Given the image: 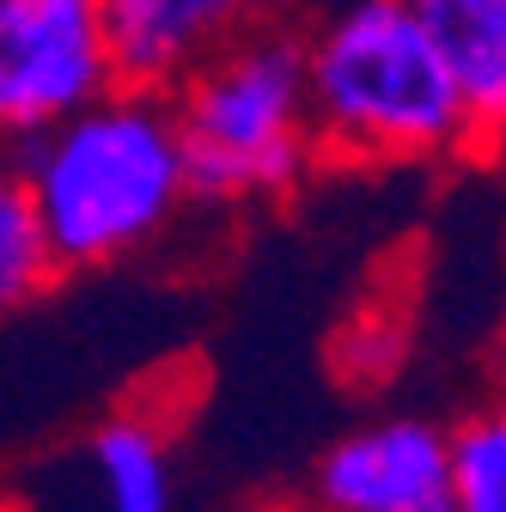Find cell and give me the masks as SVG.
<instances>
[{
	"label": "cell",
	"instance_id": "obj_12",
	"mask_svg": "<svg viewBox=\"0 0 506 512\" xmlns=\"http://www.w3.org/2000/svg\"><path fill=\"white\" fill-rule=\"evenodd\" d=\"M494 397L506 403V324H500V342H494Z\"/></svg>",
	"mask_w": 506,
	"mask_h": 512
},
{
	"label": "cell",
	"instance_id": "obj_7",
	"mask_svg": "<svg viewBox=\"0 0 506 512\" xmlns=\"http://www.w3.org/2000/svg\"><path fill=\"white\" fill-rule=\"evenodd\" d=\"M293 0H104L116 68L135 86L171 92L183 74H196L226 43L281 25Z\"/></svg>",
	"mask_w": 506,
	"mask_h": 512
},
{
	"label": "cell",
	"instance_id": "obj_11",
	"mask_svg": "<svg viewBox=\"0 0 506 512\" xmlns=\"http://www.w3.org/2000/svg\"><path fill=\"white\" fill-rule=\"evenodd\" d=\"M263 512H336V506L318 500V494H293V500H275V506H263Z\"/></svg>",
	"mask_w": 506,
	"mask_h": 512
},
{
	"label": "cell",
	"instance_id": "obj_10",
	"mask_svg": "<svg viewBox=\"0 0 506 512\" xmlns=\"http://www.w3.org/2000/svg\"><path fill=\"white\" fill-rule=\"evenodd\" d=\"M458 439V512H506V403H482L452 427Z\"/></svg>",
	"mask_w": 506,
	"mask_h": 512
},
{
	"label": "cell",
	"instance_id": "obj_6",
	"mask_svg": "<svg viewBox=\"0 0 506 512\" xmlns=\"http://www.w3.org/2000/svg\"><path fill=\"white\" fill-rule=\"evenodd\" d=\"M311 494L336 512H458V439L427 415L360 421L318 458Z\"/></svg>",
	"mask_w": 506,
	"mask_h": 512
},
{
	"label": "cell",
	"instance_id": "obj_9",
	"mask_svg": "<svg viewBox=\"0 0 506 512\" xmlns=\"http://www.w3.org/2000/svg\"><path fill=\"white\" fill-rule=\"evenodd\" d=\"M55 275L61 256L25 183V165L13 147H0V317H19L25 305H37L55 287Z\"/></svg>",
	"mask_w": 506,
	"mask_h": 512
},
{
	"label": "cell",
	"instance_id": "obj_5",
	"mask_svg": "<svg viewBox=\"0 0 506 512\" xmlns=\"http://www.w3.org/2000/svg\"><path fill=\"white\" fill-rule=\"evenodd\" d=\"M7 512H177L171 439L147 415H110L25 464L7 488Z\"/></svg>",
	"mask_w": 506,
	"mask_h": 512
},
{
	"label": "cell",
	"instance_id": "obj_2",
	"mask_svg": "<svg viewBox=\"0 0 506 512\" xmlns=\"http://www.w3.org/2000/svg\"><path fill=\"white\" fill-rule=\"evenodd\" d=\"M13 153L43 208L61 269L129 263L177 226L183 202H196L183 128L171 92L159 86L116 80L104 98L61 116Z\"/></svg>",
	"mask_w": 506,
	"mask_h": 512
},
{
	"label": "cell",
	"instance_id": "obj_1",
	"mask_svg": "<svg viewBox=\"0 0 506 512\" xmlns=\"http://www.w3.org/2000/svg\"><path fill=\"white\" fill-rule=\"evenodd\" d=\"M299 37L324 159L433 165L482 141L452 55L403 0H318Z\"/></svg>",
	"mask_w": 506,
	"mask_h": 512
},
{
	"label": "cell",
	"instance_id": "obj_8",
	"mask_svg": "<svg viewBox=\"0 0 506 512\" xmlns=\"http://www.w3.org/2000/svg\"><path fill=\"white\" fill-rule=\"evenodd\" d=\"M403 7L452 55L482 141L506 135V0H403Z\"/></svg>",
	"mask_w": 506,
	"mask_h": 512
},
{
	"label": "cell",
	"instance_id": "obj_3",
	"mask_svg": "<svg viewBox=\"0 0 506 512\" xmlns=\"http://www.w3.org/2000/svg\"><path fill=\"white\" fill-rule=\"evenodd\" d=\"M196 202H269L318 159L305 37L263 25L171 86Z\"/></svg>",
	"mask_w": 506,
	"mask_h": 512
},
{
	"label": "cell",
	"instance_id": "obj_4",
	"mask_svg": "<svg viewBox=\"0 0 506 512\" xmlns=\"http://www.w3.org/2000/svg\"><path fill=\"white\" fill-rule=\"evenodd\" d=\"M116 80L104 0H0V147H25Z\"/></svg>",
	"mask_w": 506,
	"mask_h": 512
}]
</instances>
